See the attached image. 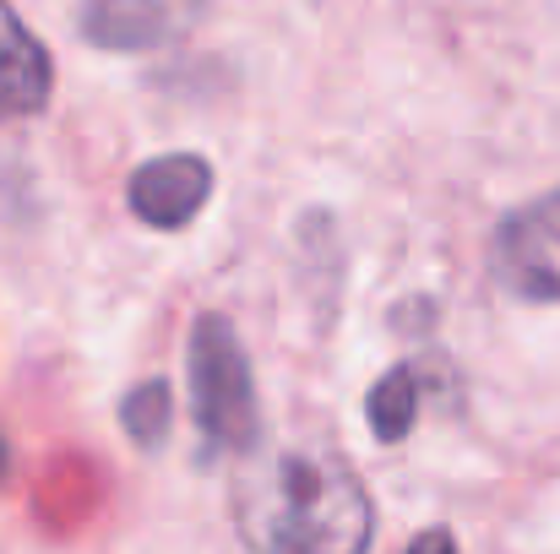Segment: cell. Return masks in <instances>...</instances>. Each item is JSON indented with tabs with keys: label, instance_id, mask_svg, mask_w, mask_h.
<instances>
[{
	"label": "cell",
	"instance_id": "obj_1",
	"mask_svg": "<svg viewBox=\"0 0 560 554\" xmlns=\"http://www.w3.org/2000/svg\"><path fill=\"white\" fill-rule=\"evenodd\" d=\"M234 533L250 554H365L375 506L332 446H278L234 479Z\"/></svg>",
	"mask_w": 560,
	"mask_h": 554
},
{
	"label": "cell",
	"instance_id": "obj_2",
	"mask_svg": "<svg viewBox=\"0 0 560 554\" xmlns=\"http://www.w3.org/2000/svg\"><path fill=\"white\" fill-rule=\"evenodd\" d=\"M190 419L207 440V451H250L261 440V402H256V369L245 359V343L223 310H201L190 321Z\"/></svg>",
	"mask_w": 560,
	"mask_h": 554
},
{
	"label": "cell",
	"instance_id": "obj_3",
	"mask_svg": "<svg viewBox=\"0 0 560 554\" xmlns=\"http://www.w3.org/2000/svg\"><path fill=\"white\" fill-rule=\"evenodd\" d=\"M490 278L534 305H560V185L512 207L490 234Z\"/></svg>",
	"mask_w": 560,
	"mask_h": 554
},
{
	"label": "cell",
	"instance_id": "obj_4",
	"mask_svg": "<svg viewBox=\"0 0 560 554\" xmlns=\"http://www.w3.org/2000/svg\"><path fill=\"white\" fill-rule=\"evenodd\" d=\"M201 16V0H88L82 5V33L98 49H164L180 33H190V22Z\"/></svg>",
	"mask_w": 560,
	"mask_h": 554
},
{
	"label": "cell",
	"instance_id": "obj_5",
	"mask_svg": "<svg viewBox=\"0 0 560 554\" xmlns=\"http://www.w3.org/2000/svg\"><path fill=\"white\" fill-rule=\"evenodd\" d=\"M207 196H212V164L201 153L148 158L126 185V201H131V212L148 228H186L190 217L207 207Z\"/></svg>",
	"mask_w": 560,
	"mask_h": 554
},
{
	"label": "cell",
	"instance_id": "obj_6",
	"mask_svg": "<svg viewBox=\"0 0 560 554\" xmlns=\"http://www.w3.org/2000/svg\"><path fill=\"white\" fill-rule=\"evenodd\" d=\"M49 87H55L49 49H44L38 33L16 16V5L0 0V120L38 115V109L49 104Z\"/></svg>",
	"mask_w": 560,
	"mask_h": 554
},
{
	"label": "cell",
	"instance_id": "obj_7",
	"mask_svg": "<svg viewBox=\"0 0 560 554\" xmlns=\"http://www.w3.org/2000/svg\"><path fill=\"white\" fill-rule=\"evenodd\" d=\"M419 402H424V369L413 365V359L386 369L371 386V397H365V419H371L375 440H386V446L408 440V429L419 419Z\"/></svg>",
	"mask_w": 560,
	"mask_h": 554
},
{
	"label": "cell",
	"instance_id": "obj_8",
	"mask_svg": "<svg viewBox=\"0 0 560 554\" xmlns=\"http://www.w3.org/2000/svg\"><path fill=\"white\" fill-rule=\"evenodd\" d=\"M120 419H126V435H131L142 451L164 446L170 419H175V397H170V386H164V380H142V386H131L126 402H120Z\"/></svg>",
	"mask_w": 560,
	"mask_h": 554
},
{
	"label": "cell",
	"instance_id": "obj_9",
	"mask_svg": "<svg viewBox=\"0 0 560 554\" xmlns=\"http://www.w3.org/2000/svg\"><path fill=\"white\" fill-rule=\"evenodd\" d=\"M402 554H457V539H452L446 528H424Z\"/></svg>",
	"mask_w": 560,
	"mask_h": 554
},
{
	"label": "cell",
	"instance_id": "obj_10",
	"mask_svg": "<svg viewBox=\"0 0 560 554\" xmlns=\"http://www.w3.org/2000/svg\"><path fill=\"white\" fill-rule=\"evenodd\" d=\"M0 473H5V446H0Z\"/></svg>",
	"mask_w": 560,
	"mask_h": 554
}]
</instances>
